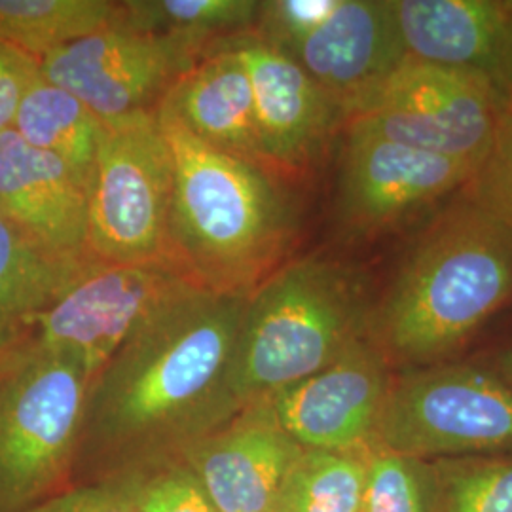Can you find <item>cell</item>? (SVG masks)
<instances>
[{
    "label": "cell",
    "instance_id": "obj_4",
    "mask_svg": "<svg viewBox=\"0 0 512 512\" xmlns=\"http://www.w3.org/2000/svg\"><path fill=\"white\" fill-rule=\"evenodd\" d=\"M363 296L351 275L321 260H298L247 296L230 368L239 410L329 366L363 336Z\"/></svg>",
    "mask_w": 512,
    "mask_h": 512
},
{
    "label": "cell",
    "instance_id": "obj_30",
    "mask_svg": "<svg viewBox=\"0 0 512 512\" xmlns=\"http://www.w3.org/2000/svg\"><path fill=\"white\" fill-rule=\"evenodd\" d=\"M499 368H501V372L505 374V378H507V380L512 384V349L511 351H507V353H503V355H501V359H499Z\"/></svg>",
    "mask_w": 512,
    "mask_h": 512
},
{
    "label": "cell",
    "instance_id": "obj_2",
    "mask_svg": "<svg viewBox=\"0 0 512 512\" xmlns=\"http://www.w3.org/2000/svg\"><path fill=\"white\" fill-rule=\"evenodd\" d=\"M173 158L169 256L215 293L251 294L289 238V205L266 167L209 147L158 109Z\"/></svg>",
    "mask_w": 512,
    "mask_h": 512
},
{
    "label": "cell",
    "instance_id": "obj_14",
    "mask_svg": "<svg viewBox=\"0 0 512 512\" xmlns=\"http://www.w3.org/2000/svg\"><path fill=\"white\" fill-rule=\"evenodd\" d=\"M226 42L251 80L262 164L300 167L310 162L344 114L340 103L255 31Z\"/></svg>",
    "mask_w": 512,
    "mask_h": 512
},
{
    "label": "cell",
    "instance_id": "obj_8",
    "mask_svg": "<svg viewBox=\"0 0 512 512\" xmlns=\"http://www.w3.org/2000/svg\"><path fill=\"white\" fill-rule=\"evenodd\" d=\"M372 446L429 461L512 454V389L475 366L406 374L391 384Z\"/></svg>",
    "mask_w": 512,
    "mask_h": 512
},
{
    "label": "cell",
    "instance_id": "obj_17",
    "mask_svg": "<svg viewBox=\"0 0 512 512\" xmlns=\"http://www.w3.org/2000/svg\"><path fill=\"white\" fill-rule=\"evenodd\" d=\"M410 59L484 74L503 92L512 61V2L391 0Z\"/></svg>",
    "mask_w": 512,
    "mask_h": 512
},
{
    "label": "cell",
    "instance_id": "obj_1",
    "mask_svg": "<svg viewBox=\"0 0 512 512\" xmlns=\"http://www.w3.org/2000/svg\"><path fill=\"white\" fill-rule=\"evenodd\" d=\"M249 294L192 287L93 376L73 482L139 471L238 414L230 368Z\"/></svg>",
    "mask_w": 512,
    "mask_h": 512
},
{
    "label": "cell",
    "instance_id": "obj_20",
    "mask_svg": "<svg viewBox=\"0 0 512 512\" xmlns=\"http://www.w3.org/2000/svg\"><path fill=\"white\" fill-rule=\"evenodd\" d=\"M14 129L31 147L54 154L88 183L105 122L76 95L38 71L23 95Z\"/></svg>",
    "mask_w": 512,
    "mask_h": 512
},
{
    "label": "cell",
    "instance_id": "obj_23",
    "mask_svg": "<svg viewBox=\"0 0 512 512\" xmlns=\"http://www.w3.org/2000/svg\"><path fill=\"white\" fill-rule=\"evenodd\" d=\"M365 452L304 450L285 476L272 512H363Z\"/></svg>",
    "mask_w": 512,
    "mask_h": 512
},
{
    "label": "cell",
    "instance_id": "obj_13",
    "mask_svg": "<svg viewBox=\"0 0 512 512\" xmlns=\"http://www.w3.org/2000/svg\"><path fill=\"white\" fill-rule=\"evenodd\" d=\"M475 175L476 169L454 158L348 126L338 203L342 220L353 228H378Z\"/></svg>",
    "mask_w": 512,
    "mask_h": 512
},
{
    "label": "cell",
    "instance_id": "obj_10",
    "mask_svg": "<svg viewBox=\"0 0 512 512\" xmlns=\"http://www.w3.org/2000/svg\"><path fill=\"white\" fill-rule=\"evenodd\" d=\"M209 48L124 23L80 38L38 61V71L76 95L105 124L158 107Z\"/></svg>",
    "mask_w": 512,
    "mask_h": 512
},
{
    "label": "cell",
    "instance_id": "obj_15",
    "mask_svg": "<svg viewBox=\"0 0 512 512\" xmlns=\"http://www.w3.org/2000/svg\"><path fill=\"white\" fill-rule=\"evenodd\" d=\"M0 213L54 255L92 256L86 183L16 129L0 133Z\"/></svg>",
    "mask_w": 512,
    "mask_h": 512
},
{
    "label": "cell",
    "instance_id": "obj_27",
    "mask_svg": "<svg viewBox=\"0 0 512 512\" xmlns=\"http://www.w3.org/2000/svg\"><path fill=\"white\" fill-rule=\"evenodd\" d=\"M27 512H139L133 471L73 482Z\"/></svg>",
    "mask_w": 512,
    "mask_h": 512
},
{
    "label": "cell",
    "instance_id": "obj_6",
    "mask_svg": "<svg viewBox=\"0 0 512 512\" xmlns=\"http://www.w3.org/2000/svg\"><path fill=\"white\" fill-rule=\"evenodd\" d=\"M499 92L475 71L404 57L342 107L349 128L454 158L486 162L499 124Z\"/></svg>",
    "mask_w": 512,
    "mask_h": 512
},
{
    "label": "cell",
    "instance_id": "obj_25",
    "mask_svg": "<svg viewBox=\"0 0 512 512\" xmlns=\"http://www.w3.org/2000/svg\"><path fill=\"white\" fill-rule=\"evenodd\" d=\"M439 512H512V454L433 459Z\"/></svg>",
    "mask_w": 512,
    "mask_h": 512
},
{
    "label": "cell",
    "instance_id": "obj_28",
    "mask_svg": "<svg viewBox=\"0 0 512 512\" xmlns=\"http://www.w3.org/2000/svg\"><path fill=\"white\" fill-rule=\"evenodd\" d=\"M476 205L486 209L512 232V110L499 116L494 145L478 169Z\"/></svg>",
    "mask_w": 512,
    "mask_h": 512
},
{
    "label": "cell",
    "instance_id": "obj_19",
    "mask_svg": "<svg viewBox=\"0 0 512 512\" xmlns=\"http://www.w3.org/2000/svg\"><path fill=\"white\" fill-rule=\"evenodd\" d=\"M95 260L50 253L0 213V349L31 334L48 310Z\"/></svg>",
    "mask_w": 512,
    "mask_h": 512
},
{
    "label": "cell",
    "instance_id": "obj_11",
    "mask_svg": "<svg viewBox=\"0 0 512 512\" xmlns=\"http://www.w3.org/2000/svg\"><path fill=\"white\" fill-rule=\"evenodd\" d=\"M391 384L384 351L359 336L329 366L266 403L304 450L359 454L372 446Z\"/></svg>",
    "mask_w": 512,
    "mask_h": 512
},
{
    "label": "cell",
    "instance_id": "obj_9",
    "mask_svg": "<svg viewBox=\"0 0 512 512\" xmlns=\"http://www.w3.org/2000/svg\"><path fill=\"white\" fill-rule=\"evenodd\" d=\"M196 285L173 258L131 264L92 260L33 319L31 334L42 346L73 355L93 380L137 330Z\"/></svg>",
    "mask_w": 512,
    "mask_h": 512
},
{
    "label": "cell",
    "instance_id": "obj_26",
    "mask_svg": "<svg viewBox=\"0 0 512 512\" xmlns=\"http://www.w3.org/2000/svg\"><path fill=\"white\" fill-rule=\"evenodd\" d=\"M137 475L139 512H217L202 484L179 458L164 459Z\"/></svg>",
    "mask_w": 512,
    "mask_h": 512
},
{
    "label": "cell",
    "instance_id": "obj_5",
    "mask_svg": "<svg viewBox=\"0 0 512 512\" xmlns=\"http://www.w3.org/2000/svg\"><path fill=\"white\" fill-rule=\"evenodd\" d=\"M92 378L27 334L0 349V512H27L73 484Z\"/></svg>",
    "mask_w": 512,
    "mask_h": 512
},
{
    "label": "cell",
    "instance_id": "obj_24",
    "mask_svg": "<svg viewBox=\"0 0 512 512\" xmlns=\"http://www.w3.org/2000/svg\"><path fill=\"white\" fill-rule=\"evenodd\" d=\"M365 463L363 512H439L433 461L372 446Z\"/></svg>",
    "mask_w": 512,
    "mask_h": 512
},
{
    "label": "cell",
    "instance_id": "obj_21",
    "mask_svg": "<svg viewBox=\"0 0 512 512\" xmlns=\"http://www.w3.org/2000/svg\"><path fill=\"white\" fill-rule=\"evenodd\" d=\"M120 23L122 2L112 0H0V42L37 61Z\"/></svg>",
    "mask_w": 512,
    "mask_h": 512
},
{
    "label": "cell",
    "instance_id": "obj_12",
    "mask_svg": "<svg viewBox=\"0 0 512 512\" xmlns=\"http://www.w3.org/2000/svg\"><path fill=\"white\" fill-rule=\"evenodd\" d=\"M302 452L270 404L262 401L186 446L179 459L217 512H272L281 484Z\"/></svg>",
    "mask_w": 512,
    "mask_h": 512
},
{
    "label": "cell",
    "instance_id": "obj_16",
    "mask_svg": "<svg viewBox=\"0 0 512 512\" xmlns=\"http://www.w3.org/2000/svg\"><path fill=\"white\" fill-rule=\"evenodd\" d=\"M274 48L296 61L340 107L406 57L391 0H336L329 16L308 33Z\"/></svg>",
    "mask_w": 512,
    "mask_h": 512
},
{
    "label": "cell",
    "instance_id": "obj_3",
    "mask_svg": "<svg viewBox=\"0 0 512 512\" xmlns=\"http://www.w3.org/2000/svg\"><path fill=\"white\" fill-rule=\"evenodd\" d=\"M512 293V232L476 203L423 236L378 319L385 355L429 363L459 348Z\"/></svg>",
    "mask_w": 512,
    "mask_h": 512
},
{
    "label": "cell",
    "instance_id": "obj_18",
    "mask_svg": "<svg viewBox=\"0 0 512 512\" xmlns=\"http://www.w3.org/2000/svg\"><path fill=\"white\" fill-rule=\"evenodd\" d=\"M158 109L209 147L262 164L251 80L226 40L213 44L169 88Z\"/></svg>",
    "mask_w": 512,
    "mask_h": 512
},
{
    "label": "cell",
    "instance_id": "obj_7",
    "mask_svg": "<svg viewBox=\"0 0 512 512\" xmlns=\"http://www.w3.org/2000/svg\"><path fill=\"white\" fill-rule=\"evenodd\" d=\"M86 194L88 253L95 260L171 258L173 158L156 109L105 124Z\"/></svg>",
    "mask_w": 512,
    "mask_h": 512
},
{
    "label": "cell",
    "instance_id": "obj_31",
    "mask_svg": "<svg viewBox=\"0 0 512 512\" xmlns=\"http://www.w3.org/2000/svg\"><path fill=\"white\" fill-rule=\"evenodd\" d=\"M512 76V61H511V67H509V73H507V80H505V86H507V82H509V78ZM505 90V88H503Z\"/></svg>",
    "mask_w": 512,
    "mask_h": 512
},
{
    "label": "cell",
    "instance_id": "obj_22",
    "mask_svg": "<svg viewBox=\"0 0 512 512\" xmlns=\"http://www.w3.org/2000/svg\"><path fill=\"white\" fill-rule=\"evenodd\" d=\"M260 4L256 0H126L122 23L211 48L220 40L255 31Z\"/></svg>",
    "mask_w": 512,
    "mask_h": 512
},
{
    "label": "cell",
    "instance_id": "obj_29",
    "mask_svg": "<svg viewBox=\"0 0 512 512\" xmlns=\"http://www.w3.org/2000/svg\"><path fill=\"white\" fill-rule=\"evenodd\" d=\"M38 73V61L0 42V133L14 129L23 95Z\"/></svg>",
    "mask_w": 512,
    "mask_h": 512
}]
</instances>
